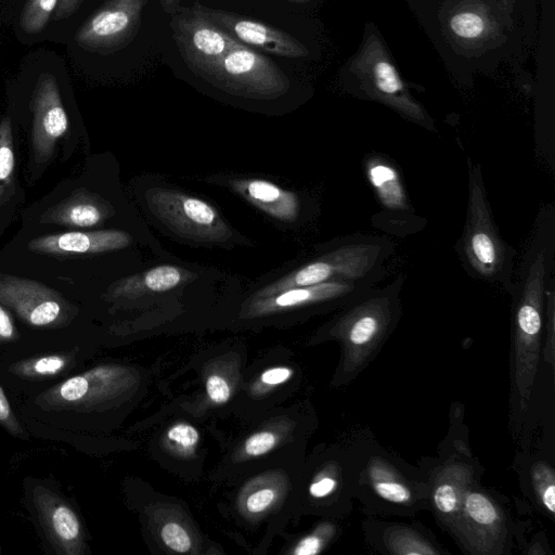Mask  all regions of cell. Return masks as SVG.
I'll use <instances>...</instances> for the list:
<instances>
[{"label": "cell", "mask_w": 555, "mask_h": 555, "mask_svg": "<svg viewBox=\"0 0 555 555\" xmlns=\"http://www.w3.org/2000/svg\"><path fill=\"white\" fill-rule=\"evenodd\" d=\"M459 81L518 61L535 26V0H405Z\"/></svg>", "instance_id": "6da1fadb"}, {"label": "cell", "mask_w": 555, "mask_h": 555, "mask_svg": "<svg viewBox=\"0 0 555 555\" xmlns=\"http://www.w3.org/2000/svg\"><path fill=\"white\" fill-rule=\"evenodd\" d=\"M555 228L535 222L512 292L511 406L519 421L527 413L542 351L546 289L553 276Z\"/></svg>", "instance_id": "7a4b0ae2"}, {"label": "cell", "mask_w": 555, "mask_h": 555, "mask_svg": "<svg viewBox=\"0 0 555 555\" xmlns=\"http://www.w3.org/2000/svg\"><path fill=\"white\" fill-rule=\"evenodd\" d=\"M404 276L383 287L372 286L340 308L326 328L339 341L341 357L334 383H352L376 358L402 317Z\"/></svg>", "instance_id": "3957f363"}, {"label": "cell", "mask_w": 555, "mask_h": 555, "mask_svg": "<svg viewBox=\"0 0 555 555\" xmlns=\"http://www.w3.org/2000/svg\"><path fill=\"white\" fill-rule=\"evenodd\" d=\"M354 500L370 516L411 517L430 511L429 476L371 439L358 476Z\"/></svg>", "instance_id": "277c9868"}, {"label": "cell", "mask_w": 555, "mask_h": 555, "mask_svg": "<svg viewBox=\"0 0 555 555\" xmlns=\"http://www.w3.org/2000/svg\"><path fill=\"white\" fill-rule=\"evenodd\" d=\"M455 249L467 274L512 294L516 250L501 236L490 208L481 168L469 158L466 217Z\"/></svg>", "instance_id": "5b68a950"}, {"label": "cell", "mask_w": 555, "mask_h": 555, "mask_svg": "<svg viewBox=\"0 0 555 555\" xmlns=\"http://www.w3.org/2000/svg\"><path fill=\"white\" fill-rule=\"evenodd\" d=\"M341 82L353 96L380 103L429 131L436 125L402 79L391 54L374 25H366L362 41L340 73Z\"/></svg>", "instance_id": "8992f818"}, {"label": "cell", "mask_w": 555, "mask_h": 555, "mask_svg": "<svg viewBox=\"0 0 555 555\" xmlns=\"http://www.w3.org/2000/svg\"><path fill=\"white\" fill-rule=\"evenodd\" d=\"M392 251L393 243L385 236L357 234L341 238L315 259L268 285L257 297L332 281L378 282Z\"/></svg>", "instance_id": "52a82bcc"}, {"label": "cell", "mask_w": 555, "mask_h": 555, "mask_svg": "<svg viewBox=\"0 0 555 555\" xmlns=\"http://www.w3.org/2000/svg\"><path fill=\"white\" fill-rule=\"evenodd\" d=\"M469 555L509 554L514 529L503 503L490 490L475 483L465 493L448 531Z\"/></svg>", "instance_id": "ba28073f"}, {"label": "cell", "mask_w": 555, "mask_h": 555, "mask_svg": "<svg viewBox=\"0 0 555 555\" xmlns=\"http://www.w3.org/2000/svg\"><path fill=\"white\" fill-rule=\"evenodd\" d=\"M207 81L233 94L262 99L280 96L291 86L270 57L243 44L220 60Z\"/></svg>", "instance_id": "9c48e42d"}, {"label": "cell", "mask_w": 555, "mask_h": 555, "mask_svg": "<svg viewBox=\"0 0 555 555\" xmlns=\"http://www.w3.org/2000/svg\"><path fill=\"white\" fill-rule=\"evenodd\" d=\"M170 26L185 64L205 80L229 51L241 46L194 7L179 8Z\"/></svg>", "instance_id": "30bf717a"}, {"label": "cell", "mask_w": 555, "mask_h": 555, "mask_svg": "<svg viewBox=\"0 0 555 555\" xmlns=\"http://www.w3.org/2000/svg\"><path fill=\"white\" fill-rule=\"evenodd\" d=\"M426 469L429 476V512L438 526L448 532L466 491L480 481L483 469L465 444H459Z\"/></svg>", "instance_id": "8fae6325"}, {"label": "cell", "mask_w": 555, "mask_h": 555, "mask_svg": "<svg viewBox=\"0 0 555 555\" xmlns=\"http://www.w3.org/2000/svg\"><path fill=\"white\" fill-rule=\"evenodd\" d=\"M149 0H107L75 34L76 43L98 54L115 53L135 38Z\"/></svg>", "instance_id": "7c38bea8"}, {"label": "cell", "mask_w": 555, "mask_h": 555, "mask_svg": "<svg viewBox=\"0 0 555 555\" xmlns=\"http://www.w3.org/2000/svg\"><path fill=\"white\" fill-rule=\"evenodd\" d=\"M193 7L235 41L258 52L289 59L309 55V50L301 41L271 25L199 3Z\"/></svg>", "instance_id": "4fadbf2b"}, {"label": "cell", "mask_w": 555, "mask_h": 555, "mask_svg": "<svg viewBox=\"0 0 555 555\" xmlns=\"http://www.w3.org/2000/svg\"><path fill=\"white\" fill-rule=\"evenodd\" d=\"M364 172L384 212L374 223L395 234H399V231H415L417 217L392 162L372 154L364 160Z\"/></svg>", "instance_id": "5bb4252c"}, {"label": "cell", "mask_w": 555, "mask_h": 555, "mask_svg": "<svg viewBox=\"0 0 555 555\" xmlns=\"http://www.w3.org/2000/svg\"><path fill=\"white\" fill-rule=\"evenodd\" d=\"M155 214L185 235L215 240L227 230L216 210L206 202L166 190L146 196Z\"/></svg>", "instance_id": "9a60e30c"}, {"label": "cell", "mask_w": 555, "mask_h": 555, "mask_svg": "<svg viewBox=\"0 0 555 555\" xmlns=\"http://www.w3.org/2000/svg\"><path fill=\"white\" fill-rule=\"evenodd\" d=\"M0 304L13 310L25 323L39 327L60 324L68 311L53 291L12 276L0 278Z\"/></svg>", "instance_id": "2e32d148"}, {"label": "cell", "mask_w": 555, "mask_h": 555, "mask_svg": "<svg viewBox=\"0 0 555 555\" xmlns=\"http://www.w3.org/2000/svg\"><path fill=\"white\" fill-rule=\"evenodd\" d=\"M31 107V152L36 160L43 162L52 155L59 140L68 131V117L52 75L42 74L38 78Z\"/></svg>", "instance_id": "e0dca14e"}, {"label": "cell", "mask_w": 555, "mask_h": 555, "mask_svg": "<svg viewBox=\"0 0 555 555\" xmlns=\"http://www.w3.org/2000/svg\"><path fill=\"white\" fill-rule=\"evenodd\" d=\"M34 505L44 533L61 555L85 553V535L80 519L70 504L51 490L38 487Z\"/></svg>", "instance_id": "ac0fdd59"}, {"label": "cell", "mask_w": 555, "mask_h": 555, "mask_svg": "<svg viewBox=\"0 0 555 555\" xmlns=\"http://www.w3.org/2000/svg\"><path fill=\"white\" fill-rule=\"evenodd\" d=\"M366 543L376 552L390 555H442L448 551L421 524L369 518L363 521Z\"/></svg>", "instance_id": "d6986e66"}, {"label": "cell", "mask_w": 555, "mask_h": 555, "mask_svg": "<svg viewBox=\"0 0 555 555\" xmlns=\"http://www.w3.org/2000/svg\"><path fill=\"white\" fill-rule=\"evenodd\" d=\"M130 242L129 234L117 230L73 231L37 237L29 242L28 247L49 255L94 254L124 248Z\"/></svg>", "instance_id": "ffe728a7"}, {"label": "cell", "mask_w": 555, "mask_h": 555, "mask_svg": "<svg viewBox=\"0 0 555 555\" xmlns=\"http://www.w3.org/2000/svg\"><path fill=\"white\" fill-rule=\"evenodd\" d=\"M241 192L266 212L291 221L297 217V197L264 180H248L238 183Z\"/></svg>", "instance_id": "44dd1931"}, {"label": "cell", "mask_w": 555, "mask_h": 555, "mask_svg": "<svg viewBox=\"0 0 555 555\" xmlns=\"http://www.w3.org/2000/svg\"><path fill=\"white\" fill-rule=\"evenodd\" d=\"M529 488L534 503L551 519L555 517V472L543 459L534 460L528 469Z\"/></svg>", "instance_id": "7402d4cb"}, {"label": "cell", "mask_w": 555, "mask_h": 555, "mask_svg": "<svg viewBox=\"0 0 555 555\" xmlns=\"http://www.w3.org/2000/svg\"><path fill=\"white\" fill-rule=\"evenodd\" d=\"M47 218L54 223L89 228L101 221L102 211L93 203L70 198L48 212Z\"/></svg>", "instance_id": "603a6c76"}, {"label": "cell", "mask_w": 555, "mask_h": 555, "mask_svg": "<svg viewBox=\"0 0 555 555\" xmlns=\"http://www.w3.org/2000/svg\"><path fill=\"white\" fill-rule=\"evenodd\" d=\"M12 134L11 120L5 117L0 122V204L9 198L14 185L15 154Z\"/></svg>", "instance_id": "cb8c5ba5"}, {"label": "cell", "mask_w": 555, "mask_h": 555, "mask_svg": "<svg viewBox=\"0 0 555 555\" xmlns=\"http://www.w3.org/2000/svg\"><path fill=\"white\" fill-rule=\"evenodd\" d=\"M69 364L67 356L48 354L18 362L11 370L24 377H50L62 373Z\"/></svg>", "instance_id": "d4e9b609"}, {"label": "cell", "mask_w": 555, "mask_h": 555, "mask_svg": "<svg viewBox=\"0 0 555 555\" xmlns=\"http://www.w3.org/2000/svg\"><path fill=\"white\" fill-rule=\"evenodd\" d=\"M59 0H27L23 7L20 24L27 34L40 33L52 16Z\"/></svg>", "instance_id": "484cf974"}, {"label": "cell", "mask_w": 555, "mask_h": 555, "mask_svg": "<svg viewBox=\"0 0 555 555\" xmlns=\"http://www.w3.org/2000/svg\"><path fill=\"white\" fill-rule=\"evenodd\" d=\"M541 357L554 372L555 366V287L552 276L547 289L544 313Z\"/></svg>", "instance_id": "4316f807"}, {"label": "cell", "mask_w": 555, "mask_h": 555, "mask_svg": "<svg viewBox=\"0 0 555 555\" xmlns=\"http://www.w3.org/2000/svg\"><path fill=\"white\" fill-rule=\"evenodd\" d=\"M182 279L178 268L169 264L158 266L144 275L145 286L153 292H166L177 286Z\"/></svg>", "instance_id": "83f0119b"}, {"label": "cell", "mask_w": 555, "mask_h": 555, "mask_svg": "<svg viewBox=\"0 0 555 555\" xmlns=\"http://www.w3.org/2000/svg\"><path fill=\"white\" fill-rule=\"evenodd\" d=\"M337 527L333 524H325L320 532L311 533L301 539L294 550L295 555H314L320 553L331 538H334Z\"/></svg>", "instance_id": "f1b7e54d"}, {"label": "cell", "mask_w": 555, "mask_h": 555, "mask_svg": "<svg viewBox=\"0 0 555 555\" xmlns=\"http://www.w3.org/2000/svg\"><path fill=\"white\" fill-rule=\"evenodd\" d=\"M164 543L177 553H185L191 547V539L184 528L177 522L166 524L160 532Z\"/></svg>", "instance_id": "f546056e"}, {"label": "cell", "mask_w": 555, "mask_h": 555, "mask_svg": "<svg viewBox=\"0 0 555 555\" xmlns=\"http://www.w3.org/2000/svg\"><path fill=\"white\" fill-rule=\"evenodd\" d=\"M167 437L169 440L176 442L180 448L189 450L196 446L198 441V431L192 425L177 424L168 430Z\"/></svg>", "instance_id": "4dcf8cb0"}, {"label": "cell", "mask_w": 555, "mask_h": 555, "mask_svg": "<svg viewBox=\"0 0 555 555\" xmlns=\"http://www.w3.org/2000/svg\"><path fill=\"white\" fill-rule=\"evenodd\" d=\"M0 425L3 426L11 435L15 437H25V433L16 420L11 405L0 386Z\"/></svg>", "instance_id": "1f68e13d"}, {"label": "cell", "mask_w": 555, "mask_h": 555, "mask_svg": "<svg viewBox=\"0 0 555 555\" xmlns=\"http://www.w3.org/2000/svg\"><path fill=\"white\" fill-rule=\"evenodd\" d=\"M276 442V437L273 433L261 431L253 435L246 440L245 451L248 455L258 456L270 451Z\"/></svg>", "instance_id": "d6a6232c"}, {"label": "cell", "mask_w": 555, "mask_h": 555, "mask_svg": "<svg viewBox=\"0 0 555 555\" xmlns=\"http://www.w3.org/2000/svg\"><path fill=\"white\" fill-rule=\"evenodd\" d=\"M206 390L211 401L224 403L230 398V387L224 378L219 375H211L206 382Z\"/></svg>", "instance_id": "836d02e7"}, {"label": "cell", "mask_w": 555, "mask_h": 555, "mask_svg": "<svg viewBox=\"0 0 555 555\" xmlns=\"http://www.w3.org/2000/svg\"><path fill=\"white\" fill-rule=\"evenodd\" d=\"M275 492L272 489H261L254 492L246 502V507L250 513L264 511L274 500Z\"/></svg>", "instance_id": "e575fe53"}, {"label": "cell", "mask_w": 555, "mask_h": 555, "mask_svg": "<svg viewBox=\"0 0 555 555\" xmlns=\"http://www.w3.org/2000/svg\"><path fill=\"white\" fill-rule=\"evenodd\" d=\"M18 332L8 310L0 304V343L16 339Z\"/></svg>", "instance_id": "d590c367"}, {"label": "cell", "mask_w": 555, "mask_h": 555, "mask_svg": "<svg viewBox=\"0 0 555 555\" xmlns=\"http://www.w3.org/2000/svg\"><path fill=\"white\" fill-rule=\"evenodd\" d=\"M293 375V371L287 367H272L264 371L261 380L267 385H279L287 380Z\"/></svg>", "instance_id": "8d00e7d4"}, {"label": "cell", "mask_w": 555, "mask_h": 555, "mask_svg": "<svg viewBox=\"0 0 555 555\" xmlns=\"http://www.w3.org/2000/svg\"><path fill=\"white\" fill-rule=\"evenodd\" d=\"M85 0H59L52 14L54 21L63 20L73 15Z\"/></svg>", "instance_id": "74e56055"}, {"label": "cell", "mask_w": 555, "mask_h": 555, "mask_svg": "<svg viewBox=\"0 0 555 555\" xmlns=\"http://www.w3.org/2000/svg\"><path fill=\"white\" fill-rule=\"evenodd\" d=\"M182 0H159L163 9L170 14H173L179 9V3Z\"/></svg>", "instance_id": "f35d334b"}, {"label": "cell", "mask_w": 555, "mask_h": 555, "mask_svg": "<svg viewBox=\"0 0 555 555\" xmlns=\"http://www.w3.org/2000/svg\"><path fill=\"white\" fill-rule=\"evenodd\" d=\"M287 2H293V3H306V2H309L311 0H285Z\"/></svg>", "instance_id": "ab89813d"}, {"label": "cell", "mask_w": 555, "mask_h": 555, "mask_svg": "<svg viewBox=\"0 0 555 555\" xmlns=\"http://www.w3.org/2000/svg\"><path fill=\"white\" fill-rule=\"evenodd\" d=\"M0 553H1V550H0Z\"/></svg>", "instance_id": "60d3db41"}]
</instances>
